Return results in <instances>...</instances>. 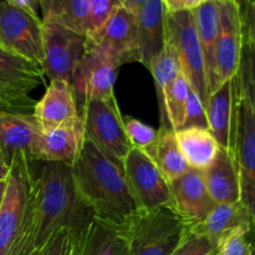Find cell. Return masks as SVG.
Returning <instances> with one entry per match:
<instances>
[{
	"label": "cell",
	"mask_w": 255,
	"mask_h": 255,
	"mask_svg": "<svg viewBox=\"0 0 255 255\" xmlns=\"http://www.w3.org/2000/svg\"><path fill=\"white\" fill-rule=\"evenodd\" d=\"M42 22H55L87 39L91 35L89 0H40Z\"/></svg>",
	"instance_id": "d4e9b609"
},
{
	"label": "cell",
	"mask_w": 255,
	"mask_h": 255,
	"mask_svg": "<svg viewBox=\"0 0 255 255\" xmlns=\"http://www.w3.org/2000/svg\"><path fill=\"white\" fill-rule=\"evenodd\" d=\"M207 0H162L166 12L193 11Z\"/></svg>",
	"instance_id": "d590c367"
},
{
	"label": "cell",
	"mask_w": 255,
	"mask_h": 255,
	"mask_svg": "<svg viewBox=\"0 0 255 255\" xmlns=\"http://www.w3.org/2000/svg\"><path fill=\"white\" fill-rule=\"evenodd\" d=\"M254 218L255 213L249 211L241 201L216 204L203 221L192 227V232L207 237L217 248L233 232L241 228L253 229Z\"/></svg>",
	"instance_id": "44dd1931"
},
{
	"label": "cell",
	"mask_w": 255,
	"mask_h": 255,
	"mask_svg": "<svg viewBox=\"0 0 255 255\" xmlns=\"http://www.w3.org/2000/svg\"><path fill=\"white\" fill-rule=\"evenodd\" d=\"M192 227L172 206L142 212L126 232L128 255H171L191 234Z\"/></svg>",
	"instance_id": "5b68a950"
},
{
	"label": "cell",
	"mask_w": 255,
	"mask_h": 255,
	"mask_svg": "<svg viewBox=\"0 0 255 255\" xmlns=\"http://www.w3.org/2000/svg\"><path fill=\"white\" fill-rule=\"evenodd\" d=\"M39 199L29 229L15 255H36L61 229L81 231L94 217L77 194L70 166L36 161Z\"/></svg>",
	"instance_id": "7a4b0ae2"
},
{
	"label": "cell",
	"mask_w": 255,
	"mask_h": 255,
	"mask_svg": "<svg viewBox=\"0 0 255 255\" xmlns=\"http://www.w3.org/2000/svg\"><path fill=\"white\" fill-rule=\"evenodd\" d=\"M122 167L142 211L149 212L159 207L172 206L169 182L146 152L132 147Z\"/></svg>",
	"instance_id": "7c38bea8"
},
{
	"label": "cell",
	"mask_w": 255,
	"mask_h": 255,
	"mask_svg": "<svg viewBox=\"0 0 255 255\" xmlns=\"http://www.w3.org/2000/svg\"><path fill=\"white\" fill-rule=\"evenodd\" d=\"M212 255H218V254H217V252H216V253H213Z\"/></svg>",
	"instance_id": "7bdbcfd3"
},
{
	"label": "cell",
	"mask_w": 255,
	"mask_h": 255,
	"mask_svg": "<svg viewBox=\"0 0 255 255\" xmlns=\"http://www.w3.org/2000/svg\"><path fill=\"white\" fill-rule=\"evenodd\" d=\"M80 114L84 120L85 136L110 158L124 163L132 144L125 131L124 116L116 99L90 100L80 107Z\"/></svg>",
	"instance_id": "52a82bcc"
},
{
	"label": "cell",
	"mask_w": 255,
	"mask_h": 255,
	"mask_svg": "<svg viewBox=\"0 0 255 255\" xmlns=\"http://www.w3.org/2000/svg\"><path fill=\"white\" fill-rule=\"evenodd\" d=\"M40 0H20L17 6L22 7V9L27 10L30 12H34V14H37L36 12V6L39 5Z\"/></svg>",
	"instance_id": "74e56055"
},
{
	"label": "cell",
	"mask_w": 255,
	"mask_h": 255,
	"mask_svg": "<svg viewBox=\"0 0 255 255\" xmlns=\"http://www.w3.org/2000/svg\"><path fill=\"white\" fill-rule=\"evenodd\" d=\"M172 206L177 213L194 224L203 221L216 206L207 191L203 172L189 168L174 181L169 182Z\"/></svg>",
	"instance_id": "e0dca14e"
},
{
	"label": "cell",
	"mask_w": 255,
	"mask_h": 255,
	"mask_svg": "<svg viewBox=\"0 0 255 255\" xmlns=\"http://www.w3.org/2000/svg\"><path fill=\"white\" fill-rule=\"evenodd\" d=\"M242 44L243 32L238 2L237 0H219V27L216 45L217 87L236 76L241 62Z\"/></svg>",
	"instance_id": "4fadbf2b"
},
{
	"label": "cell",
	"mask_w": 255,
	"mask_h": 255,
	"mask_svg": "<svg viewBox=\"0 0 255 255\" xmlns=\"http://www.w3.org/2000/svg\"><path fill=\"white\" fill-rule=\"evenodd\" d=\"M146 152L168 182L174 181L189 169L184 159L173 129H158L156 143Z\"/></svg>",
	"instance_id": "4316f807"
},
{
	"label": "cell",
	"mask_w": 255,
	"mask_h": 255,
	"mask_svg": "<svg viewBox=\"0 0 255 255\" xmlns=\"http://www.w3.org/2000/svg\"><path fill=\"white\" fill-rule=\"evenodd\" d=\"M71 255H128L127 233L92 217L81 231L72 233Z\"/></svg>",
	"instance_id": "d6986e66"
},
{
	"label": "cell",
	"mask_w": 255,
	"mask_h": 255,
	"mask_svg": "<svg viewBox=\"0 0 255 255\" xmlns=\"http://www.w3.org/2000/svg\"><path fill=\"white\" fill-rule=\"evenodd\" d=\"M120 1H121L122 6H125L126 9H128L129 11L136 14L137 10L139 9V6H141L146 0H120Z\"/></svg>",
	"instance_id": "8d00e7d4"
},
{
	"label": "cell",
	"mask_w": 255,
	"mask_h": 255,
	"mask_svg": "<svg viewBox=\"0 0 255 255\" xmlns=\"http://www.w3.org/2000/svg\"><path fill=\"white\" fill-rule=\"evenodd\" d=\"M72 233L70 229H61L36 255H71Z\"/></svg>",
	"instance_id": "e575fe53"
},
{
	"label": "cell",
	"mask_w": 255,
	"mask_h": 255,
	"mask_svg": "<svg viewBox=\"0 0 255 255\" xmlns=\"http://www.w3.org/2000/svg\"><path fill=\"white\" fill-rule=\"evenodd\" d=\"M122 120H124L125 131H126L132 147L147 151L156 143L157 138H158V129L131 116L122 117Z\"/></svg>",
	"instance_id": "f546056e"
},
{
	"label": "cell",
	"mask_w": 255,
	"mask_h": 255,
	"mask_svg": "<svg viewBox=\"0 0 255 255\" xmlns=\"http://www.w3.org/2000/svg\"><path fill=\"white\" fill-rule=\"evenodd\" d=\"M5 187H6V181H1V182H0V208H1L2 198H4Z\"/></svg>",
	"instance_id": "ab89813d"
},
{
	"label": "cell",
	"mask_w": 255,
	"mask_h": 255,
	"mask_svg": "<svg viewBox=\"0 0 255 255\" xmlns=\"http://www.w3.org/2000/svg\"><path fill=\"white\" fill-rule=\"evenodd\" d=\"M72 181L82 203L97 221L127 232L142 208L132 192L124 167L85 136L71 167Z\"/></svg>",
	"instance_id": "6da1fadb"
},
{
	"label": "cell",
	"mask_w": 255,
	"mask_h": 255,
	"mask_svg": "<svg viewBox=\"0 0 255 255\" xmlns=\"http://www.w3.org/2000/svg\"><path fill=\"white\" fill-rule=\"evenodd\" d=\"M139 62L149 69L164 47V10L162 0H146L136 14Z\"/></svg>",
	"instance_id": "ffe728a7"
},
{
	"label": "cell",
	"mask_w": 255,
	"mask_h": 255,
	"mask_svg": "<svg viewBox=\"0 0 255 255\" xmlns=\"http://www.w3.org/2000/svg\"><path fill=\"white\" fill-rule=\"evenodd\" d=\"M191 86L183 72L178 75L164 91V107H166L167 119L173 131L182 128L186 120L188 94Z\"/></svg>",
	"instance_id": "f1b7e54d"
},
{
	"label": "cell",
	"mask_w": 255,
	"mask_h": 255,
	"mask_svg": "<svg viewBox=\"0 0 255 255\" xmlns=\"http://www.w3.org/2000/svg\"><path fill=\"white\" fill-rule=\"evenodd\" d=\"M188 127H201V128L208 129L206 107H204L203 102L201 101L198 95L192 89L189 90L186 120H184L182 128H188Z\"/></svg>",
	"instance_id": "836d02e7"
},
{
	"label": "cell",
	"mask_w": 255,
	"mask_h": 255,
	"mask_svg": "<svg viewBox=\"0 0 255 255\" xmlns=\"http://www.w3.org/2000/svg\"><path fill=\"white\" fill-rule=\"evenodd\" d=\"M9 164H6L1 158H0V182L6 181L7 176H9Z\"/></svg>",
	"instance_id": "f35d334b"
},
{
	"label": "cell",
	"mask_w": 255,
	"mask_h": 255,
	"mask_svg": "<svg viewBox=\"0 0 255 255\" xmlns=\"http://www.w3.org/2000/svg\"><path fill=\"white\" fill-rule=\"evenodd\" d=\"M6 1L11 2V4H14V5H17V4H19L20 0H6Z\"/></svg>",
	"instance_id": "60d3db41"
},
{
	"label": "cell",
	"mask_w": 255,
	"mask_h": 255,
	"mask_svg": "<svg viewBox=\"0 0 255 255\" xmlns=\"http://www.w3.org/2000/svg\"><path fill=\"white\" fill-rule=\"evenodd\" d=\"M207 191L214 204L241 201V178L237 159L221 148L211 164L203 169Z\"/></svg>",
	"instance_id": "603a6c76"
},
{
	"label": "cell",
	"mask_w": 255,
	"mask_h": 255,
	"mask_svg": "<svg viewBox=\"0 0 255 255\" xmlns=\"http://www.w3.org/2000/svg\"><path fill=\"white\" fill-rule=\"evenodd\" d=\"M9 167L0 208V255H15L32 221L40 191L36 161L25 152L15 154Z\"/></svg>",
	"instance_id": "277c9868"
},
{
	"label": "cell",
	"mask_w": 255,
	"mask_h": 255,
	"mask_svg": "<svg viewBox=\"0 0 255 255\" xmlns=\"http://www.w3.org/2000/svg\"><path fill=\"white\" fill-rule=\"evenodd\" d=\"M204 62L208 94L217 89L216 45L219 27V0H207L192 11Z\"/></svg>",
	"instance_id": "cb8c5ba5"
},
{
	"label": "cell",
	"mask_w": 255,
	"mask_h": 255,
	"mask_svg": "<svg viewBox=\"0 0 255 255\" xmlns=\"http://www.w3.org/2000/svg\"><path fill=\"white\" fill-rule=\"evenodd\" d=\"M121 5L120 0H89L90 24H91V39L111 16L112 12Z\"/></svg>",
	"instance_id": "1f68e13d"
},
{
	"label": "cell",
	"mask_w": 255,
	"mask_h": 255,
	"mask_svg": "<svg viewBox=\"0 0 255 255\" xmlns=\"http://www.w3.org/2000/svg\"><path fill=\"white\" fill-rule=\"evenodd\" d=\"M39 133L31 114L0 110V158L9 166L19 152H25L31 158L32 146Z\"/></svg>",
	"instance_id": "7402d4cb"
},
{
	"label": "cell",
	"mask_w": 255,
	"mask_h": 255,
	"mask_svg": "<svg viewBox=\"0 0 255 255\" xmlns=\"http://www.w3.org/2000/svg\"><path fill=\"white\" fill-rule=\"evenodd\" d=\"M0 46L41 66L44 42L39 15L6 0L0 1Z\"/></svg>",
	"instance_id": "9c48e42d"
},
{
	"label": "cell",
	"mask_w": 255,
	"mask_h": 255,
	"mask_svg": "<svg viewBox=\"0 0 255 255\" xmlns=\"http://www.w3.org/2000/svg\"><path fill=\"white\" fill-rule=\"evenodd\" d=\"M45 77L71 84L75 70L87 50V37L55 22H42Z\"/></svg>",
	"instance_id": "30bf717a"
},
{
	"label": "cell",
	"mask_w": 255,
	"mask_h": 255,
	"mask_svg": "<svg viewBox=\"0 0 255 255\" xmlns=\"http://www.w3.org/2000/svg\"><path fill=\"white\" fill-rule=\"evenodd\" d=\"M45 84L42 67L0 46V101L1 110L32 114L36 101L30 92Z\"/></svg>",
	"instance_id": "ba28073f"
},
{
	"label": "cell",
	"mask_w": 255,
	"mask_h": 255,
	"mask_svg": "<svg viewBox=\"0 0 255 255\" xmlns=\"http://www.w3.org/2000/svg\"><path fill=\"white\" fill-rule=\"evenodd\" d=\"M87 40L106 51L119 66L139 62L136 15L122 5L112 12L104 26Z\"/></svg>",
	"instance_id": "5bb4252c"
},
{
	"label": "cell",
	"mask_w": 255,
	"mask_h": 255,
	"mask_svg": "<svg viewBox=\"0 0 255 255\" xmlns=\"http://www.w3.org/2000/svg\"><path fill=\"white\" fill-rule=\"evenodd\" d=\"M31 115L40 132L56 128L79 116L80 106L71 84L64 80L50 81L44 96L36 102Z\"/></svg>",
	"instance_id": "ac0fdd59"
},
{
	"label": "cell",
	"mask_w": 255,
	"mask_h": 255,
	"mask_svg": "<svg viewBox=\"0 0 255 255\" xmlns=\"http://www.w3.org/2000/svg\"><path fill=\"white\" fill-rule=\"evenodd\" d=\"M174 134L189 168L203 171L221 151L218 142L207 128L188 127L174 131Z\"/></svg>",
	"instance_id": "484cf974"
},
{
	"label": "cell",
	"mask_w": 255,
	"mask_h": 255,
	"mask_svg": "<svg viewBox=\"0 0 255 255\" xmlns=\"http://www.w3.org/2000/svg\"><path fill=\"white\" fill-rule=\"evenodd\" d=\"M242 20L241 62L236 76L237 163L241 178V202L255 213V15L254 0H239Z\"/></svg>",
	"instance_id": "3957f363"
},
{
	"label": "cell",
	"mask_w": 255,
	"mask_h": 255,
	"mask_svg": "<svg viewBox=\"0 0 255 255\" xmlns=\"http://www.w3.org/2000/svg\"><path fill=\"white\" fill-rule=\"evenodd\" d=\"M0 110H1V101H0Z\"/></svg>",
	"instance_id": "b9f144b4"
},
{
	"label": "cell",
	"mask_w": 255,
	"mask_h": 255,
	"mask_svg": "<svg viewBox=\"0 0 255 255\" xmlns=\"http://www.w3.org/2000/svg\"><path fill=\"white\" fill-rule=\"evenodd\" d=\"M148 70L153 76L157 99H158L159 122H161L159 129H171L172 127L167 119L166 107H164V91L167 86L182 72L178 56L169 45L164 44L162 52L152 61Z\"/></svg>",
	"instance_id": "83f0119b"
},
{
	"label": "cell",
	"mask_w": 255,
	"mask_h": 255,
	"mask_svg": "<svg viewBox=\"0 0 255 255\" xmlns=\"http://www.w3.org/2000/svg\"><path fill=\"white\" fill-rule=\"evenodd\" d=\"M206 114L209 132L219 147L237 159V89L234 76L209 95Z\"/></svg>",
	"instance_id": "2e32d148"
},
{
	"label": "cell",
	"mask_w": 255,
	"mask_h": 255,
	"mask_svg": "<svg viewBox=\"0 0 255 255\" xmlns=\"http://www.w3.org/2000/svg\"><path fill=\"white\" fill-rule=\"evenodd\" d=\"M85 139L81 114L47 132H40L31 149V161L57 162L71 167Z\"/></svg>",
	"instance_id": "9a60e30c"
},
{
	"label": "cell",
	"mask_w": 255,
	"mask_h": 255,
	"mask_svg": "<svg viewBox=\"0 0 255 255\" xmlns=\"http://www.w3.org/2000/svg\"><path fill=\"white\" fill-rule=\"evenodd\" d=\"M164 44L169 45L178 56L181 69L191 89L199 96L204 107L208 104L204 62L192 11L166 12Z\"/></svg>",
	"instance_id": "8992f818"
},
{
	"label": "cell",
	"mask_w": 255,
	"mask_h": 255,
	"mask_svg": "<svg viewBox=\"0 0 255 255\" xmlns=\"http://www.w3.org/2000/svg\"><path fill=\"white\" fill-rule=\"evenodd\" d=\"M217 248L207 237L191 232L186 241L171 255H212Z\"/></svg>",
	"instance_id": "d6a6232c"
},
{
	"label": "cell",
	"mask_w": 255,
	"mask_h": 255,
	"mask_svg": "<svg viewBox=\"0 0 255 255\" xmlns=\"http://www.w3.org/2000/svg\"><path fill=\"white\" fill-rule=\"evenodd\" d=\"M119 69V65L106 51L89 41L71 81L79 106L90 100L110 101L116 99L114 87Z\"/></svg>",
	"instance_id": "8fae6325"
},
{
	"label": "cell",
	"mask_w": 255,
	"mask_h": 255,
	"mask_svg": "<svg viewBox=\"0 0 255 255\" xmlns=\"http://www.w3.org/2000/svg\"><path fill=\"white\" fill-rule=\"evenodd\" d=\"M252 229L241 228L227 236L217 247L218 255H253V247L249 241Z\"/></svg>",
	"instance_id": "4dcf8cb0"
}]
</instances>
